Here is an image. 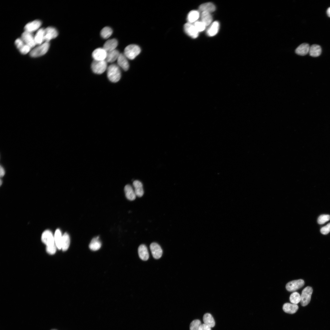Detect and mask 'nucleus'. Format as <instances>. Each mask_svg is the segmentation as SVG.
Returning <instances> with one entry per match:
<instances>
[{
    "mask_svg": "<svg viewBox=\"0 0 330 330\" xmlns=\"http://www.w3.org/2000/svg\"><path fill=\"white\" fill-rule=\"evenodd\" d=\"M199 330H211V327L205 324H201L199 328Z\"/></svg>",
    "mask_w": 330,
    "mask_h": 330,
    "instance_id": "ea45409f",
    "label": "nucleus"
},
{
    "mask_svg": "<svg viewBox=\"0 0 330 330\" xmlns=\"http://www.w3.org/2000/svg\"><path fill=\"white\" fill-rule=\"evenodd\" d=\"M120 54L119 51L116 49L107 52L105 61L107 63L113 62L117 60Z\"/></svg>",
    "mask_w": 330,
    "mask_h": 330,
    "instance_id": "412c9836",
    "label": "nucleus"
},
{
    "mask_svg": "<svg viewBox=\"0 0 330 330\" xmlns=\"http://www.w3.org/2000/svg\"><path fill=\"white\" fill-rule=\"evenodd\" d=\"M150 248L154 258L158 259L161 258L162 255L163 251L159 244L155 242L152 243L150 245Z\"/></svg>",
    "mask_w": 330,
    "mask_h": 330,
    "instance_id": "9b49d317",
    "label": "nucleus"
},
{
    "mask_svg": "<svg viewBox=\"0 0 330 330\" xmlns=\"http://www.w3.org/2000/svg\"><path fill=\"white\" fill-rule=\"evenodd\" d=\"M133 185L136 196L139 197H141L144 193L141 182L138 180H135L133 182Z\"/></svg>",
    "mask_w": 330,
    "mask_h": 330,
    "instance_id": "5701e85b",
    "label": "nucleus"
},
{
    "mask_svg": "<svg viewBox=\"0 0 330 330\" xmlns=\"http://www.w3.org/2000/svg\"><path fill=\"white\" fill-rule=\"evenodd\" d=\"M184 29L186 33L193 38H196L198 36L199 32L192 24L186 23L184 25Z\"/></svg>",
    "mask_w": 330,
    "mask_h": 330,
    "instance_id": "9d476101",
    "label": "nucleus"
},
{
    "mask_svg": "<svg viewBox=\"0 0 330 330\" xmlns=\"http://www.w3.org/2000/svg\"><path fill=\"white\" fill-rule=\"evenodd\" d=\"M41 239L42 242L46 245V247L56 245L54 236L52 232L49 230H46L43 233Z\"/></svg>",
    "mask_w": 330,
    "mask_h": 330,
    "instance_id": "423d86ee",
    "label": "nucleus"
},
{
    "mask_svg": "<svg viewBox=\"0 0 330 330\" xmlns=\"http://www.w3.org/2000/svg\"><path fill=\"white\" fill-rule=\"evenodd\" d=\"M310 46L307 43H303L299 46L295 50V53L299 55L305 56L309 53Z\"/></svg>",
    "mask_w": 330,
    "mask_h": 330,
    "instance_id": "6ab92c4d",
    "label": "nucleus"
},
{
    "mask_svg": "<svg viewBox=\"0 0 330 330\" xmlns=\"http://www.w3.org/2000/svg\"><path fill=\"white\" fill-rule=\"evenodd\" d=\"M49 47V42H46L32 50L30 52V55L33 57L42 56L47 52Z\"/></svg>",
    "mask_w": 330,
    "mask_h": 330,
    "instance_id": "20e7f679",
    "label": "nucleus"
},
{
    "mask_svg": "<svg viewBox=\"0 0 330 330\" xmlns=\"http://www.w3.org/2000/svg\"><path fill=\"white\" fill-rule=\"evenodd\" d=\"M101 245V243L99 240V237H97L92 239L89 244V247L91 250L96 251L100 248Z\"/></svg>",
    "mask_w": 330,
    "mask_h": 330,
    "instance_id": "c756f323",
    "label": "nucleus"
},
{
    "mask_svg": "<svg viewBox=\"0 0 330 330\" xmlns=\"http://www.w3.org/2000/svg\"><path fill=\"white\" fill-rule=\"evenodd\" d=\"M199 9L202 12H206L211 13L215 10L216 7L213 3L207 2L201 5L199 7Z\"/></svg>",
    "mask_w": 330,
    "mask_h": 330,
    "instance_id": "aec40b11",
    "label": "nucleus"
},
{
    "mask_svg": "<svg viewBox=\"0 0 330 330\" xmlns=\"http://www.w3.org/2000/svg\"><path fill=\"white\" fill-rule=\"evenodd\" d=\"M107 74L108 79L112 82H116L120 79L121 72L119 67L115 64H112L108 67Z\"/></svg>",
    "mask_w": 330,
    "mask_h": 330,
    "instance_id": "f257e3e1",
    "label": "nucleus"
},
{
    "mask_svg": "<svg viewBox=\"0 0 330 330\" xmlns=\"http://www.w3.org/2000/svg\"><path fill=\"white\" fill-rule=\"evenodd\" d=\"M140 258L143 261H146L149 258V254L146 246L142 244L139 246L138 249Z\"/></svg>",
    "mask_w": 330,
    "mask_h": 330,
    "instance_id": "a211bd4d",
    "label": "nucleus"
},
{
    "mask_svg": "<svg viewBox=\"0 0 330 330\" xmlns=\"http://www.w3.org/2000/svg\"><path fill=\"white\" fill-rule=\"evenodd\" d=\"M70 243V239L69 235L65 233L62 236V249L64 251H66L68 249Z\"/></svg>",
    "mask_w": 330,
    "mask_h": 330,
    "instance_id": "7c9ffc66",
    "label": "nucleus"
},
{
    "mask_svg": "<svg viewBox=\"0 0 330 330\" xmlns=\"http://www.w3.org/2000/svg\"><path fill=\"white\" fill-rule=\"evenodd\" d=\"M219 27V22L215 21L211 25L207 31V34L209 36H213L218 33Z\"/></svg>",
    "mask_w": 330,
    "mask_h": 330,
    "instance_id": "b1692460",
    "label": "nucleus"
},
{
    "mask_svg": "<svg viewBox=\"0 0 330 330\" xmlns=\"http://www.w3.org/2000/svg\"><path fill=\"white\" fill-rule=\"evenodd\" d=\"M203 320L204 324L210 327H213L215 324V322L211 315L209 313L204 314L203 317Z\"/></svg>",
    "mask_w": 330,
    "mask_h": 330,
    "instance_id": "cd10ccee",
    "label": "nucleus"
},
{
    "mask_svg": "<svg viewBox=\"0 0 330 330\" xmlns=\"http://www.w3.org/2000/svg\"><path fill=\"white\" fill-rule=\"evenodd\" d=\"M41 25V22L38 20H35L29 23L25 26V31L31 33L38 29Z\"/></svg>",
    "mask_w": 330,
    "mask_h": 330,
    "instance_id": "dca6fc26",
    "label": "nucleus"
},
{
    "mask_svg": "<svg viewBox=\"0 0 330 330\" xmlns=\"http://www.w3.org/2000/svg\"><path fill=\"white\" fill-rule=\"evenodd\" d=\"M57 247L56 245L50 246L46 247V250L47 252L50 254H54L56 251V248Z\"/></svg>",
    "mask_w": 330,
    "mask_h": 330,
    "instance_id": "58836bf2",
    "label": "nucleus"
},
{
    "mask_svg": "<svg viewBox=\"0 0 330 330\" xmlns=\"http://www.w3.org/2000/svg\"><path fill=\"white\" fill-rule=\"evenodd\" d=\"M113 31L110 27H104L101 31L100 35L101 37L105 39L108 38L112 34Z\"/></svg>",
    "mask_w": 330,
    "mask_h": 330,
    "instance_id": "473e14b6",
    "label": "nucleus"
},
{
    "mask_svg": "<svg viewBox=\"0 0 330 330\" xmlns=\"http://www.w3.org/2000/svg\"><path fill=\"white\" fill-rule=\"evenodd\" d=\"M118 45V42L116 38L107 40L104 44L103 48L107 52L116 49Z\"/></svg>",
    "mask_w": 330,
    "mask_h": 330,
    "instance_id": "2eb2a0df",
    "label": "nucleus"
},
{
    "mask_svg": "<svg viewBox=\"0 0 330 330\" xmlns=\"http://www.w3.org/2000/svg\"><path fill=\"white\" fill-rule=\"evenodd\" d=\"M194 25L199 32L204 31L206 27L205 24L201 21H197L194 23Z\"/></svg>",
    "mask_w": 330,
    "mask_h": 330,
    "instance_id": "e433bc0d",
    "label": "nucleus"
},
{
    "mask_svg": "<svg viewBox=\"0 0 330 330\" xmlns=\"http://www.w3.org/2000/svg\"><path fill=\"white\" fill-rule=\"evenodd\" d=\"M298 309L297 304L289 303H285L283 306V310L285 312L291 314L295 313Z\"/></svg>",
    "mask_w": 330,
    "mask_h": 330,
    "instance_id": "f3484780",
    "label": "nucleus"
},
{
    "mask_svg": "<svg viewBox=\"0 0 330 330\" xmlns=\"http://www.w3.org/2000/svg\"><path fill=\"white\" fill-rule=\"evenodd\" d=\"M15 45L19 51L23 54H26L31 50V47L26 44L21 38H18L15 42Z\"/></svg>",
    "mask_w": 330,
    "mask_h": 330,
    "instance_id": "ddd939ff",
    "label": "nucleus"
},
{
    "mask_svg": "<svg viewBox=\"0 0 330 330\" xmlns=\"http://www.w3.org/2000/svg\"><path fill=\"white\" fill-rule=\"evenodd\" d=\"M21 39L26 44L31 48L34 47L36 44L34 36H33L31 32L24 31L22 35Z\"/></svg>",
    "mask_w": 330,
    "mask_h": 330,
    "instance_id": "1a4fd4ad",
    "label": "nucleus"
},
{
    "mask_svg": "<svg viewBox=\"0 0 330 330\" xmlns=\"http://www.w3.org/2000/svg\"><path fill=\"white\" fill-rule=\"evenodd\" d=\"M301 295L297 292H294L291 294L290 296L289 300L290 302L294 304H297L301 301Z\"/></svg>",
    "mask_w": 330,
    "mask_h": 330,
    "instance_id": "72a5a7b5",
    "label": "nucleus"
},
{
    "mask_svg": "<svg viewBox=\"0 0 330 330\" xmlns=\"http://www.w3.org/2000/svg\"><path fill=\"white\" fill-rule=\"evenodd\" d=\"M330 220V215H322L319 217L317 219V222L318 224H322Z\"/></svg>",
    "mask_w": 330,
    "mask_h": 330,
    "instance_id": "c9c22d12",
    "label": "nucleus"
},
{
    "mask_svg": "<svg viewBox=\"0 0 330 330\" xmlns=\"http://www.w3.org/2000/svg\"><path fill=\"white\" fill-rule=\"evenodd\" d=\"M321 52V46L318 45L313 44L310 46L309 53L313 57H317L320 55Z\"/></svg>",
    "mask_w": 330,
    "mask_h": 330,
    "instance_id": "393cba45",
    "label": "nucleus"
},
{
    "mask_svg": "<svg viewBox=\"0 0 330 330\" xmlns=\"http://www.w3.org/2000/svg\"><path fill=\"white\" fill-rule=\"evenodd\" d=\"M107 54V52L103 48H99L93 52L92 56L94 60L101 61L105 60Z\"/></svg>",
    "mask_w": 330,
    "mask_h": 330,
    "instance_id": "6e6552de",
    "label": "nucleus"
},
{
    "mask_svg": "<svg viewBox=\"0 0 330 330\" xmlns=\"http://www.w3.org/2000/svg\"><path fill=\"white\" fill-rule=\"evenodd\" d=\"M44 29L40 28L37 32L34 38L36 44L41 45L44 41Z\"/></svg>",
    "mask_w": 330,
    "mask_h": 330,
    "instance_id": "2f4dec72",
    "label": "nucleus"
},
{
    "mask_svg": "<svg viewBox=\"0 0 330 330\" xmlns=\"http://www.w3.org/2000/svg\"><path fill=\"white\" fill-rule=\"evenodd\" d=\"M0 176L1 177H3L5 173V172L4 168L1 166H0Z\"/></svg>",
    "mask_w": 330,
    "mask_h": 330,
    "instance_id": "a19ab883",
    "label": "nucleus"
},
{
    "mask_svg": "<svg viewBox=\"0 0 330 330\" xmlns=\"http://www.w3.org/2000/svg\"><path fill=\"white\" fill-rule=\"evenodd\" d=\"M107 62L105 60L97 61L94 60L91 64V68L94 73L97 74L103 73L108 68Z\"/></svg>",
    "mask_w": 330,
    "mask_h": 330,
    "instance_id": "7ed1b4c3",
    "label": "nucleus"
},
{
    "mask_svg": "<svg viewBox=\"0 0 330 330\" xmlns=\"http://www.w3.org/2000/svg\"><path fill=\"white\" fill-rule=\"evenodd\" d=\"M117 65L124 71H127L129 68V65L127 58L123 53H120L117 60Z\"/></svg>",
    "mask_w": 330,
    "mask_h": 330,
    "instance_id": "4468645a",
    "label": "nucleus"
},
{
    "mask_svg": "<svg viewBox=\"0 0 330 330\" xmlns=\"http://www.w3.org/2000/svg\"><path fill=\"white\" fill-rule=\"evenodd\" d=\"M313 292L312 288L310 286L305 288L302 291L301 295L300 303L303 306L307 305L310 302Z\"/></svg>",
    "mask_w": 330,
    "mask_h": 330,
    "instance_id": "39448f33",
    "label": "nucleus"
},
{
    "mask_svg": "<svg viewBox=\"0 0 330 330\" xmlns=\"http://www.w3.org/2000/svg\"><path fill=\"white\" fill-rule=\"evenodd\" d=\"M304 284V281L302 279L295 280L287 283L286 285V288L288 291L292 292L302 288Z\"/></svg>",
    "mask_w": 330,
    "mask_h": 330,
    "instance_id": "0eeeda50",
    "label": "nucleus"
},
{
    "mask_svg": "<svg viewBox=\"0 0 330 330\" xmlns=\"http://www.w3.org/2000/svg\"><path fill=\"white\" fill-rule=\"evenodd\" d=\"M200 16L199 12L196 10H192L188 13L187 17L188 23H192L197 21Z\"/></svg>",
    "mask_w": 330,
    "mask_h": 330,
    "instance_id": "c85d7f7f",
    "label": "nucleus"
},
{
    "mask_svg": "<svg viewBox=\"0 0 330 330\" xmlns=\"http://www.w3.org/2000/svg\"><path fill=\"white\" fill-rule=\"evenodd\" d=\"M0 185H1L2 184V181L1 179L0 180Z\"/></svg>",
    "mask_w": 330,
    "mask_h": 330,
    "instance_id": "37998d69",
    "label": "nucleus"
},
{
    "mask_svg": "<svg viewBox=\"0 0 330 330\" xmlns=\"http://www.w3.org/2000/svg\"><path fill=\"white\" fill-rule=\"evenodd\" d=\"M327 13L328 16L330 17V7L328 9L327 11Z\"/></svg>",
    "mask_w": 330,
    "mask_h": 330,
    "instance_id": "79ce46f5",
    "label": "nucleus"
},
{
    "mask_svg": "<svg viewBox=\"0 0 330 330\" xmlns=\"http://www.w3.org/2000/svg\"><path fill=\"white\" fill-rule=\"evenodd\" d=\"M58 35L57 30L54 28L49 27L44 29V41L48 42L51 39L57 37Z\"/></svg>",
    "mask_w": 330,
    "mask_h": 330,
    "instance_id": "f8f14e48",
    "label": "nucleus"
},
{
    "mask_svg": "<svg viewBox=\"0 0 330 330\" xmlns=\"http://www.w3.org/2000/svg\"><path fill=\"white\" fill-rule=\"evenodd\" d=\"M321 232L323 234L326 235L330 232V223L322 227L321 229Z\"/></svg>",
    "mask_w": 330,
    "mask_h": 330,
    "instance_id": "4c0bfd02",
    "label": "nucleus"
},
{
    "mask_svg": "<svg viewBox=\"0 0 330 330\" xmlns=\"http://www.w3.org/2000/svg\"><path fill=\"white\" fill-rule=\"evenodd\" d=\"M141 51V48L139 46L130 44L125 47L123 54L127 58L133 60L139 54Z\"/></svg>",
    "mask_w": 330,
    "mask_h": 330,
    "instance_id": "f03ea898",
    "label": "nucleus"
},
{
    "mask_svg": "<svg viewBox=\"0 0 330 330\" xmlns=\"http://www.w3.org/2000/svg\"><path fill=\"white\" fill-rule=\"evenodd\" d=\"M201 324V321L199 320L193 321L190 325V330H199V328Z\"/></svg>",
    "mask_w": 330,
    "mask_h": 330,
    "instance_id": "f704fd0d",
    "label": "nucleus"
},
{
    "mask_svg": "<svg viewBox=\"0 0 330 330\" xmlns=\"http://www.w3.org/2000/svg\"><path fill=\"white\" fill-rule=\"evenodd\" d=\"M124 190L126 197L128 200L132 201L135 199L136 195L134 191L130 185H126Z\"/></svg>",
    "mask_w": 330,
    "mask_h": 330,
    "instance_id": "4be33fe9",
    "label": "nucleus"
},
{
    "mask_svg": "<svg viewBox=\"0 0 330 330\" xmlns=\"http://www.w3.org/2000/svg\"><path fill=\"white\" fill-rule=\"evenodd\" d=\"M62 236L60 229H57L56 230L54 236V239L56 247L59 249H62Z\"/></svg>",
    "mask_w": 330,
    "mask_h": 330,
    "instance_id": "a878e982",
    "label": "nucleus"
},
{
    "mask_svg": "<svg viewBox=\"0 0 330 330\" xmlns=\"http://www.w3.org/2000/svg\"><path fill=\"white\" fill-rule=\"evenodd\" d=\"M201 21L206 26L209 25L212 20V16L210 13L206 12H202L201 15Z\"/></svg>",
    "mask_w": 330,
    "mask_h": 330,
    "instance_id": "bb28decb",
    "label": "nucleus"
}]
</instances>
